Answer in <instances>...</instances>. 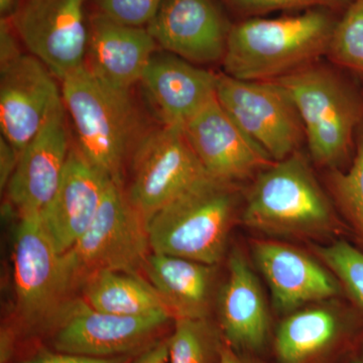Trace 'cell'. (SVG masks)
Segmentation results:
<instances>
[{
  "instance_id": "1",
  "label": "cell",
  "mask_w": 363,
  "mask_h": 363,
  "mask_svg": "<svg viewBox=\"0 0 363 363\" xmlns=\"http://www.w3.org/2000/svg\"><path fill=\"white\" fill-rule=\"evenodd\" d=\"M336 21L322 9L277 18H250L233 26L224 74L240 80L272 81L313 65L327 54Z\"/></svg>"
},
{
  "instance_id": "2",
  "label": "cell",
  "mask_w": 363,
  "mask_h": 363,
  "mask_svg": "<svg viewBox=\"0 0 363 363\" xmlns=\"http://www.w3.org/2000/svg\"><path fill=\"white\" fill-rule=\"evenodd\" d=\"M61 88L78 149L100 173L123 185L124 162L142 138L130 92L106 84L85 66L63 79Z\"/></svg>"
},
{
  "instance_id": "3",
  "label": "cell",
  "mask_w": 363,
  "mask_h": 363,
  "mask_svg": "<svg viewBox=\"0 0 363 363\" xmlns=\"http://www.w3.org/2000/svg\"><path fill=\"white\" fill-rule=\"evenodd\" d=\"M238 204L234 184L205 177L147 221L150 250L216 266Z\"/></svg>"
},
{
  "instance_id": "4",
  "label": "cell",
  "mask_w": 363,
  "mask_h": 363,
  "mask_svg": "<svg viewBox=\"0 0 363 363\" xmlns=\"http://www.w3.org/2000/svg\"><path fill=\"white\" fill-rule=\"evenodd\" d=\"M242 221L250 228L278 235H313L336 225L331 202L307 157L298 150L257 174Z\"/></svg>"
},
{
  "instance_id": "5",
  "label": "cell",
  "mask_w": 363,
  "mask_h": 363,
  "mask_svg": "<svg viewBox=\"0 0 363 363\" xmlns=\"http://www.w3.org/2000/svg\"><path fill=\"white\" fill-rule=\"evenodd\" d=\"M276 81L297 106L313 161L338 169L357 149L363 123L362 98L323 67L308 66Z\"/></svg>"
},
{
  "instance_id": "6",
  "label": "cell",
  "mask_w": 363,
  "mask_h": 363,
  "mask_svg": "<svg viewBox=\"0 0 363 363\" xmlns=\"http://www.w3.org/2000/svg\"><path fill=\"white\" fill-rule=\"evenodd\" d=\"M20 219L13 248L16 324L9 327L16 341L21 335L49 336L74 290L40 215Z\"/></svg>"
},
{
  "instance_id": "7",
  "label": "cell",
  "mask_w": 363,
  "mask_h": 363,
  "mask_svg": "<svg viewBox=\"0 0 363 363\" xmlns=\"http://www.w3.org/2000/svg\"><path fill=\"white\" fill-rule=\"evenodd\" d=\"M150 252L147 222L123 185L111 180L94 221L62 259L75 290L96 272L138 274Z\"/></svg>"
},
{
  "instance_id": "8",
  "label": "cell",
  "mask_w": 363,
  "mask_h": 363,
  "mask_svg": "<svg viewBox=\"0 0 363 363\" xmlns=\"http://www.w3.org/2000/svg\"><path fill=\"white\" fill-rule=\"evenodd\" d=\"M216 98L229 116L274 162L297 152L305 140L297 106L278 81L240 80L220 74Z\"/></svg>"
},
{
  "instance_id": "9",
  "label": "cell",
  "mask_w": 363,
  "mask_h": 363,
  "mask_svg": "<svg viewBox=\"0 0 363 363\" xmlns=\"http://www.w3.org/2000/svg\"><path fill=\"white\" fill-rule=\"evenodd\" d=\"M128 197L145 222L209 176L191 147L184 130L162 126L138 142L131 161Z\"/></svg>"
},
{
  "instance_id": "10",
  "label": "cell",
  "mask_w": 363,
  "mask_h": 363,
  "mask_svg": "<svg viewBox=\"0 0 363 363\" xmlns=\"http://www.w3.org/2000/svg\"><path fill=\"white\" fill-rule=\"evenodd\" d=\"M173 320L167 312L119 316L93 309L83 298L70 300L60 313L49 339L59 352L92 357H130L157 341Z\"/></svg>"
},
{
  "instance_id": "11",
  "label": "cell",
  "mask_w": 363,
  "mask_h": 363,
  "mask_svg": "<svg viewBox=\"0 0 363 363\" xmlns=\"http://www.w3.org/2000/svg\"><path fill=\"white\" fill-rule=\"evenodd\" d=\"M87 0H23L11 25L33 56L61 82L85 66L89 26Z\"/></svg>"
},
{
  "instance_id": "12",
  "label": "cell",
  "mask_w": 363,
  "mask_h": 363,
  "mask_svg": "<svg viewBox=\"0 0 363 363\" xmlns=\"http://www.w3.org/2000/svg\"><path fill=\"white\" fill-rule=\"evenodd\" d=\"M1 136L20 154L64 106L54 74L33 55L16 57L0 66Z\"/></svg>"
},
{
  "instance_id": "13",
  "label": "cell",
  "mask_w": 363,
  "mask_h": 363,
  "mask_svg": "<svg viewBox=\"0 0 363 363\" xmlns=\"http://www.w3.org/2000/svg\"><path fill=\"white\" fill-rule=\"evenodd\" d=\"M184 133L208 175L218 181L236 185L274 162L216 97L186 124Z\"/></svg>"
},
{
  "instance_id": "14",
  "label": "cell",
  "mask_w": 363,
  "mask_h": 363,
  "mask_svg": "<svg viewBox=\"0 0 363 363\" xmlns=\"http://www.w3.org/2000/svg\"><path fill=\"white\" fill-rule=\"evenodd\" d=\"M147 28L164 51L197 64L223 61L231 30L212 0H164Z\"/></svg>"
},
{
  "instance_id": "15",
  "label": "cell",
  "mask_w": 363,
  "mask_h": 363,
  "mask_svg": "<svg viewBox=\"0 0 363 363\" xmlns=\"http://www.w3.org/2000/svg\"><path fill=\"white\" fill-rule=\"evenodd\" d=\"M65 105L21 152L6 187L9 205L18 216L40 215L58 190L69 147Z\"/></svg>"
},
{
  "instance_id": "16",
  "label": "cell",
  "mask_w": 363,
  "mask_h": 363,
  "mask_svg": "<svg viewBox=\"0 0 363 363\" xmlns=\"http://www.w3.org/2000/svg\"><path fill=\"white\" fill-rule=\"evenodd\" d=\"M109 181L78 147L70 150L58 190L40 215L60 255L71 250L94 221Z\"/></svg>"
},
{
  "instance_id": "17",
  "label": "cell",
  "mask_w": 363,
  "mask_h": 363,
  "mask_svg": "<svg viewBox=\"0 0 363 363\" xmlns=\"http://www.w3.org/2000/svg\"><path fill=\"white\" fill-rule=\"evenodd\" d=\"M363 334L359 318L333 309L313 308L293 313L277 328V363H326L339 353H352Z\"/></svg>"
},
{
  "instance_id": "18",
  "label": "cell",
  "mask_w": 363,
  "mask_h": 363,
  "mask_svg": "<svg viewBox=\"0 0 363 363\" xmlns=\"http://www.w3.org/2000/svg\"><path fill=\"white\" fill-rule=\"evenodd\" d=\"M218 75L169 54L156 52L140 83L164 126L184 130L216 97Z\"/></svg>"
},
{
  "instance_id": "19",
  "label": "cell",
  "mask_w": 363,
  "mask_h": 363,
  "mask_svg": "<svg viewBox=\"0 0 363 363\" xmlns=\"http://www.w3.org/2000/svg\"><path fill=\"white\" fill-rule=\"evenodd\" d=\"M85 67L116 89L140 82L157 44L147 28L123 25L100 13L91 18Z\"/></svg>"
},
{
  "instance_id": "20",
  "label": "cell",
  "mask_w": 363,
  "mask_h": 363,
  "mask_svg": "<svg viewBox=\"0 0 363 363\" xmlns=\"http://www.w3.org/2000/svg\"><path fill=\"white\" fill-rule=\"evenodd\" d=\"M253 257L271 289L274 304L283 312L333 298L341 292L337 278L296 248L257 241Z\"/></svg>"
},
{
  "instance_id": "21",
  "label": "cell",
  "mask_w": 363,
  "mask_h": 363,
  "mask_svg": "<svg viewBox=\"0 0 363 363\" xmlns=\"http://www.w3.org/2000/svg\"><path fill=\"white\" fill-rule=\"evenodd\" d=\"M219 329L228 345L255 354L269 340V317L259 279L242 253L234 250L218 298Z\"/></svg>"
},
{
  "instance_id": "22",
  "label": "cell",
  "mask_w": 363,
  "mask_h": 363,
  "mask_svg": "<svg viewBox=\"0 0 363 363\" xmlns=\"http://www.w3.org/2000/svg\"><path fill=\"white\" fill-rule=\"evenodd\" d=\"M214 267L150 252L142 269L173 320L203 319L209 313Z\"/></svg>"
},
{
  "instance_id": "23",
  "label": "cell",
  "mask_w": 363,
  "mask_h": 363,
  "mask_svg": "<svg viewBox=\"0 0 363 363\" xmlns=\"http://www.w3.org/2000/svg\"><path fill=\"white\" fill-rule=\"evenodd\" d=\"M80 289L83 300L98 311L119 316H147L159 312L171 315L154 286L138 274L96 272L85 279Z\"/></svg>"
},
{
  "instance_id": "24",
  "label": "cell",
  "mask_w": 363,
  "mask_h": 363,
  "mask_svg": "<svg viewBox=\"0 0 363 363\" xmlns=\"http://www.w3.org/2000/svg\"><path fill=\"white\" fill-rule=\"evenodd\" d=\"M169 363H220L223 337L208 318L174 320Z\"/></svg>"
},
{
  "instance_id": "25",
  "label": "cell",
  "mask_w": 363,
  "mask_h": 363,
  "mask_svg": "<svg viewBox=\"0 0 363 363\" xmlns=\"http://www.w3.org/2000/svg\"><path fill=\"white\" fill-rule=\"evenodd\" d=\"M330 188L338 207L363 241V133L358 135L350 168L331 174Z\"/></svg>"
},
{
  "instance_id": "26",
  "label": "cell",
  "mask_w": 363,
  "mask_h": 363,
  "mask_svg": "<svg viewBox=\"0 0 363 363\" xmlns=\"http://www.w3.org/2000/svg\"><path fill=\"white\" fill-rule=\"evenodd\" d=\"M327 55L339 66L363 76V0H352L336 21Z\"/></svg>"
},
{
  "instance_id": "27",
  "label": "cell",
  "mask_w": 363,
  "mask_h": 363,
  "mask_svg": "<svg viewBox=\"0 0 363 363\" xmlns=\"http://www.w3.org/2000/svg\"><path fill=\"white\" fill-rule=\"evenodd\" d=\"M317 252L363 315V250L347 241L338 240L318 247Z\"/></svg>"
},
{
  "instance_id": "28",
  "label": "cell",
  "mask_w": 363,
  "mask_h": 363,
  "mask_svg": "<svg viewBox=\"0 0 363 363\" xmlns=\"http://www.w3.org/2000/svg\"><path fill=\"white\" fill-rule=\"evenodd\" d=\"M101 13L131 26L149 25L164 0H96Z\"/></svg>"
},
{
  "instance_id": "29",
  "label": "cell",
  "mask_w": 363,
  "mask_h": 363,
  "mask_svg": "<svg viewBox=\"0 0 363 363\" xmlns=\"http://www.w3.org/2000/svg\"><path fill=\"white\" fill-rule=\"evenodd\" d=\"M233 4L250 13L285 11L306 7H347L352 0H230Z\"/></svg>"
},
{
  "instance_id": "30",
  "label": "cell",
  "mask_w": 363,
  "mask_h": 363,
  "mask_svg": "<svg viewBox=\"0 0 363 363\" xmlns=\"http://www.w3.org/2000/svg\"><path fill=\"white\" fill-rule=\"evenodd\" d=\"M130 357H92L86 355L40 350L18 363H128Z\"/></svg>"
},
{
  "instance_id": "31",
  "label": "cell",
  "mask_w": 363,
  "mask_h": 363,
  "mask_svg": "<svg viewBox=\"0 0 363 363\" xmlns=\"http://www.w3.org/2000/svg\"><path fill=\"white\" fill-rule=\"evenodd\" d=\"M21 154L4 136L0 138V188L1 191L9 185L13 177Z\"/></svg>"
},
{
  "instance_id": "32",
  "label": "cell",
  "mask_w": 363,
  "mask_h": 363,
  "mask_svg": "<svg viewBox=\"0 0 363 363\" xmlns=\"http://www.w3.org/2000/svg\"><path fill=\"white\" fill-rule=\"evenodd\" d=\"M128 363H169V336L155 341L135 357H130Z\"/></svg>"
},
{
  "instance_id": "33",
  "label": "cell",
  "mask_w": 363,
  "mask_h": 363,
  "mask_svg": "<svg viewBox=\"0 0 363 363\" xmlns=\"http://www.w3.org/2000/svg\"><path fill=\"white\" fill-rule=\"evenodd\" d=\"M13 25L9 18L0 21V66L6 65L21 54L16 40L14 39Z\"/></svg>"
},
{
  "instance_id": "34",
  "label": "cell",
  "mask_w": 363,
  "mask_h": 363,
  "mask_svg": "<svg viewBox=\"0 0 363 363\" xmlns=\"http://www.w3.org/2000/svg\"><path fill=\"white\" fill-rule=\"evenodd\" d=\"M220 363H266L253 354L240 352L223 341L221 348Z\"/></svg>"
},
{
  "instance_id": "35",
  "label": "cell",
  "mask_w": 363,
  "mask_h": 363,
  "mask_svg": "<svg viewBox=\"0 0 363 363\" xmlns=\"http://www.w3.org/2000/svg\"><path fill=\"white\" fill-rule=\"evenodd\" d=\"M18 7V0H0V13H1V18H9V16L13 18Z\"/></svg>"
},
{
  "instance_id": "36",
  "label": "cell",
  "mask_w": 363,
  "mask_h": 363,
  "mask_svg": "<svg viewBox=\"0 0 363 363\" xmlns=\"http://www.w3.org/2000/svg\"><path fill=\"white\" fill-rule=\"evenodd\" d=\"M342 363H363L362 360L357 357V353L352 352L350 355L345 357Z\"/></svg>"
},
{
  "instance_id": "37",
  "label": "cell",
  "mask_w": 363,
  "mask_h": 363,
  "mask_svg": "<svg viewBox=\"0 0 363 363\" xmlns=\"http://www.w3.org/2000/svg\"><path fill=\"white\" fill-rule=\"evenodd\" d=\"M355 353L358 357L363 362V334L362 338H360L359 342L357 344V350H355Z\"/></svg>"
}]
</instances>
